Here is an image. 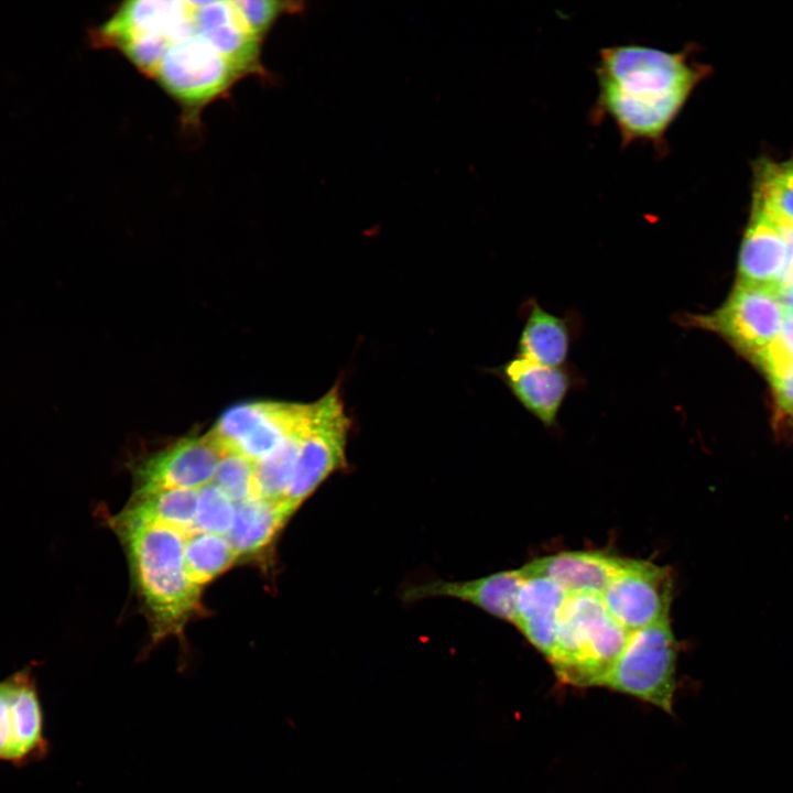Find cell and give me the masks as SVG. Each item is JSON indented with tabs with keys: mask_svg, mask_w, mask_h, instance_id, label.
Listing matches in <instances>:
<instances>
[{
	"mask_svg": "<svg viewBox=\"0 0 793 793\" xmlns=\"http://www.w3.org/2000/svg\"><path fill=\"white\" fill-rule=\"evenodd\" d=\"M785 314L775 290L737 282L726 301L709 314H680L677 323L719 335L751 359L780 334Z\"/></svg>",
	"mask_w": 793,
	"mask_h": 793,
	"instance_id": "8992f818",
	"label": "cell"
},
{
	"mask_svg": "<svg viewBox=\"0 0 793 793\" xmlns=\"http://www.w3.org/2000/svg\"><path fill=\"white\" fill-rule=\"evenodd\" d=\"M316 411V401L311 416L272 453L254 463L257 496L281 502L293 475L302 435Z\"/></svg>",
	"mask_w": 793,
	"mask_h": 793,
	"instance_id": "7402d4cb",
	"label": "cell"
},
{
	"mask_svg": "<svg viewBox=\"0 0 793 793\" xmlns=\"http://www.w3.org/2000/svg\"><path fill=\"white\" fill-rule=\"evenodd\" d=\"M630 633L610 616L600 596L568 595L548 662L563 683L600 687Z\"/></svg>",
	"mask_w": 793,
	"mask_h": 793,
	"instance_id": "277c9868",
	"label": "cell"
},
{
	"mask_svg": "<svg viewBox=\"0 0 793 793\" xmlns=\"http://www.w3.org/2000/svg\"><path fill=\"white\" fill-rule=\"evenodd\" d=\"M313 403L248 402L227 410L210 432L227 453L256 463L311 416Z\"/></svg>",
	"mask_w": 793,
	"mask_h": 793,
	"instance_id": "ba28073f",
	"label": "cell"
},
{
	"mask_svg": "<svg viewBox=\"0 0 793 793\" xmlns=\"http://www.w3.org/2000/svg\"><path fill=\"white\" fill-rule=\"evenodd\" d=\"M753 197V207L782 228L793 230V156L758 166Z\"/></svg>",
	"mask_w": 793,
	"mask_h": 793,
	"instance_id": "ffe728a7",
	"label": "cell"
},
{
	"mask_svg": "<svg viewBox=\"0 0 793 793\" xmlns=\"http://www.w3.org/2000/svg\"><path fill=\"white\" fill-rule=\"evenodd\" d=\"M672 593L669 567L630 558L600 598L610 616L633 632L670 619Z\"/></svg>",
	"mask_w": 793,
	"mask_h": 793,
	"instance_id": "9c48e42d",
	"label": "cell"
},
{
	"mask_svg": "<svg viewBox=\"0 0 793 793\" xmlns=\"http://www.w3.org/2000/svg\"><path fill=\"white\" fill-rule=\"evenodd\" d=\"M211 482L233 503L257 496L254 463L241 455L227 453L219 461Z\"/></svg>",
	"mask_w": 793,
	"mask_h": 793,
	"instance_id": "cb8c5ba5",
	"label": "cell"
},
{
	"mask_svg": "<svg viewBox=\"0 0 793 793\" xmlns=\"http://www.w3.org/2000/svg\"><path fill=\"white\" fill-rule=\"evenodd\" d=\"M775 340L793 358V309L785 307L781 330Z\"/></svg>",
	"mask_w": 793,
	"mask_h": 793,
	"instance_id": "4316f807",
	"label": "cell"
},
{
	"mask_svg": "<svg viewBox=\"0 0 793 793\" xmlns=\"http://www.w3.org/2000/svg\"><path fill=\"white\" fill-rule=\"evenodd\" d=\"M227 454L209 432L183 438L143 459L134 469V493L161 489H199L211 482Z\"/></svg>",
	"mask_w": 793,
	"mask_h": 793,
	"instance_id": "30bf717a",
	"label": "cell"
},
{
	"mask_svg": "<svg viewBox=\"0 0 793 793\" xmlns=\"http://www.w3.org/2000/svg\"><path fill=\"white\" fill-rule=\"evenodd\" d=\"M127 550L131 575L149 617L152 643L181 636L199 606L202 588L188 577L185 535L143 523H115Z\"/></svg>",
	"mask_w": 793,
	"mask_h": 793,
	"instance_id": "3957f363",
	"label": "cell"
},
{
	"mask_svg": "<svg viewBox=\"0 0 793 793\" xmlns=\"http://www.w3.org/2000/svg\"><path fill=\"white\" fill-rule=\"evenodd\" d=\"M780 298L786 308L793 309V231L791 235V257L786 275L780 290Z\"/></svg>",
	"mask_w": 793,
	"mask_h": 793,
	"instance_id": "83f0119b",
	"label": "cell"
},
{
	"mask_svg": "<svg viewBox=\"0 0 793 793\" xmlns=\"http://www.w3.org/2000/svg\"><path fill=\"white\" fill-rule=\"evenodd\" d=\"M238 558L225 535L193 532L185 535L184 563L189 579L203 587L227 571Z\"/></svg>",
	"mask_w": 793,
	"mask_h": 793,
	"instance_id": "44dd1931",
	"label": "cell"
},
{
	"mask_svg": "<svg viewBox=\"0 0 793 793\" xmlns=\"http://www.w3.org/2000/svg\"><path fill=\"white\" fill-rule=\"evenodd\" d=\"M197 489H161L134 493L113 523H143L174 529L184 535L194 532Z\"/></svg>",
	"mask_w": 793,
	"mask_h": 793,
	"instance_id": "d6986e66",
	"label": "cell"
},
{
	"mask_svg": "<svg viewBox=\"0 0 793 793\" xmlns=\"http://www.w3.org/2000/svg\"><path fill=\"white\" fill-rule=\"evenodd\" d=\"M279 17L271 0L127 1L91 39L156 82L194 123L240 79L263 75L261 47Z\"/></svg>",
	"mask_w": 793,
	"mask_h": 793,
	"instance_id": "6da1fadb",
	"label": "cell"
},
{
	"mask_svg": "<svg viewBox=\"0 0 793 793\" xmlns=\"http://www.w3.org/2000/svg\"><path fill=\"white\" fill-rule=\"evenodd\" d=\"M294 511L283 501L259 496L235 503V518L227 540L237 553L252 555L267 547Z\"/></svg>",
	"mask_w": 793,
	"mask_h": 793,
	"instance_id": "e0dca14e",
	"label": "cell"
},
{
	"mask_svg": "<svg viewBox=\"0 0 793 793\" xmlns=\"http://www.w3.org/2000/svg\"><path fill=\"white\" fill-rule=\"evenodd\" d=\"M568 593L555 582L525 577L519 591L513 624L548 661Z\"/></svg>",
	"mask_w": 793,
	"mask_h": 793,
	"instance_id": "9a60e30c",
	"label": "cell"
},
{
	"mask_svg": "<svg viewBox=\"0 0 793 793\" xmlns=\"http://www.w3.org/2000/svg\"><path fill=\"white\" fill-rule=\"evenodd\" d=\"M11 737L8 680L0 683V759H7Z\"/></svg>",
	"mask_w": 793,
	"mask_h": 793,
	"instance_id": "d4e9b609",
	"label": "cell"
},
{
	"mask_svg": "<svg viewBox=\"0 0 793 793\" xmlns=\"http://www.w3.org/2000/svg\"><path fill=\"white\" fill-rule=\"evenodd\" d=\"M790 257L791 230L753 207L740 246L737 282L780 293Z\"/></svg>",
	"mask_w": 793,
	"mask_h": 793,
	"instance_id": "8fae6325",
	"label": "cell"
},
{
	"mask_svg": "<svg viewBox=\"0 0 793 793\" xmlns=\"http://www.w3.org/2000/svg\"><path fill=\"white\" fill-rule=\"evenodd\" d=\"M572 325L568 318L552 314L536 301H531L519 339L518 357L548 367H563L573 340Z\"/></svg>",
	"mask_w": 793,
	"mask_h": 793,
	"instance_id": "ac0fdd59",
	"label": "cell"
},
{
	"mask_svg": "<svg viewBox=\"0 0 793 793\" xmlns=\"http://www.w3.org/2000/svg\"><path fill=\"white\" fill-rule=\"evenodd\" d=\"M677 644L670 619L630 633L619 659L600 687L673 713Z\"/></svg>",
	"mask_w": 793,
	"mask_h": 793,
	"instance_id": "5b68a950",
	"label": "cell"
},
{
	"mask_svg": "<svg viewBox=\"0 0 793 793\" xmlns=\"http://www.w3.org/2000/svg\"><path fill=\"white\" fill-rule=\"evenodd\" d=\"M521 569L503 571L472 580L430 582L404 591L405 600L449 597L466 601L502 620L515 618L517 600L524 582Z\"/></svg>",
	"mask_w": 793,
	"mask_h": 793,
	"instance_id": "5bb4252c",
	"label": "cell"
},
{
	"mask_svg": "<svg viewBox=\"0 0 793 793\" xmlns=\"http://www.w3.org/2000/svg\"><path fill=\"white\" fill-rule=\"evenodd\" d=\"M772 387L778 405L783 412L793 415V371Z\"/></svg>",
	"mask_w": 793,
	"mask_h": 793,
	"instance_id": "484cf974",
	"label": "cell"
},
{
	"mask_svg": "<svg viewBox=\"0 0 793 793\" xmlns=\"http://www.w3.org/2000/svg\"><path fill=\"white\" fill-rule=\"evenodd\" d=\"M629 561L600 551H565L534 558L520 569L524 577L555 582L569 595L601 596Z\"/></svg>",
	"mask_w": 793,
	"mask_h": 793,
	"instance_id": "7c38bea8",
	"label": "cell"
},
{
	"mask_svg": "<svg viewBox=\"0 0 793 793\" xmlns=\"http://www.w3.org/2000/svg\"><path fill=\"white\" fill-rule=\"evenodd\" d=\"M11 737L7 759L22 762L45 748L43 714L34 681L29 671L8 678Z\"/></svg>",
	"mask_w": 793,
	"mask_h": 793,
	"instance_id": "2e32d148",
	"label": "cell"
},
{
	"mask_svg": "<svg viewBox=\"0 0 793 793\" xmlns=\"http://www.w3.org/2000/svg\"><path fill=\"white\" fill-rule=\"evenodd\" d=\"M235 503L213 482L197 489L194 532L225 535L231 529Z\"/></svg>",
	"mask_w": 793,
	"mask_h": 793,
	"instance_id": "603a6c76",
	"label": "cell"
},
{
	"mask_svg": "<svg viewBox=\"0 0 793 793\" xmlns=\"http://www.w3.org/2000/svg\"><path fill=\"white\" fill-rule=\"evenodd\" d=\"M513 397L545 427L557 424L563 403L573 387L572 372L563 367H548L521 357L501 369Z\"/></svg>",
	"mask_w": 793,
	"mask_h": 793,
	"instance_id": "4fadbf2b",
	"label": "cell"
},
{
	"mask_svg": "<svg viewBox=\"0 0 793 793\" xmlns=\"http://www.w3.org/2000/svg\"><path fill=\"white\" fill-rule=\"evenodd\" d=\"M349 420L336 388L316 401L283 502L294 512L345 461Z\"/></svg>",
	"mask_w": 793,
	"mask_h": 793,
	"instance_id": "52a82bcc",
	"label": "cell"
},
{
	"mask_svg": "<svg viewBox=\"0 0 793 793\" xmlns=\"http://www.w3.org/2000/svg\"><path fill=\"white\" fill-rule=\"evenodd\" d=\"M707 73L689 46L676 52L641 44L604 47L595 67L591 121L609 119L622 146L643 142L662 152L669 129Z\"/></svg>",
	"mask_w": 793,
	"mask_h": 793,
	"instance_id": "7a4b0ae2",
	"label": "cell"
}]
</instances>
